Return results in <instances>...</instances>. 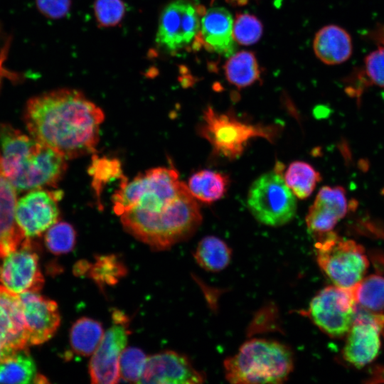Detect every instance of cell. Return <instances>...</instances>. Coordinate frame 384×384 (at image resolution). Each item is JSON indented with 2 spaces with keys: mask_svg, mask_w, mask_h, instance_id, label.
Masks as SVG:
<instances>
[{
  "mask_svg": "<svg viewBox=\"0 0 384 384\" xmlns=\"http://www.w3.org/2000/svg\"><path fill=\"white\" fill-rule=\"evenodd\" d=\"M380 35L381 36H384V29L382 32L380 31ZM380 40L382 42H384V37H382V38L380 37Z\"/></svg>",
  "mask_w": 384,
  "mask_h": 384,
  "instance_id": "obj_38",
  "label": "cell"
},
{
  "mask_svg": "<svg viewBox=\"0 0 384 384\" xmlns=\"http://www.w3.org/2000/svg\"><path fill=\"white\" fill-rule=\"evenodd\" d=\"M95 14L99 25L114 26L123 18L126 7L122 0H96Z\"/></svg>",
  "mask_w": 384,
  "mask_h": 384,
  "instance_id": "obj_33",
  "label": "cell"
},
{
  "mask_svg": "<svg viewBox=\"0 0 384 384\" xmlns=\"http://www.w3.org/2000/svg\"><path fill=\"white\" fill-rule=\"evenodd\" d=\"M76 232L66 222H57L46 233L45 242L49 251L55 255L70 252L75 247Z\"/></svg>",
  "mask_w": 384,
  "mask_h": 384,
  "instance_id": "obj_30",
  "label": "cell"
},
{
  "mask_svg": "<svg viewBox=\"0 0 384 384\" xmlns=\"http://www.w3.org/2000/svg\"><path fill=\"white\" fill-rule=\"evenodd\" d=\"M383 330L384 314L356 305L342 351L344 360L357 368L373 361L380 352Z\"/></svg>",
  "mask_w": 384,
  "mask_h": 384,
  "instance_id": "obj_10",
  "label": "cell"
},
{
  "mask_svg": "<svg viewBox=\"0 0 384 384\" xmlns=\"http://www.w3.org/2000/svg\"><path fill=\"white\" fill-rule=\"evenodd\" d=\"M39 11L46 17L59 19L65 17L69 12L70 0H36Z\"/></svg>",
  "mask_w": 384,
  "mask_h": 384,
  "instance_id": "obj_35",
  "label": "cell"
},
{
  "mask_svg": "<svg viewBox=\"0 0 384 384\" xmlns=\"http://www.w3.org/2000/svg\"><path fill=\"white\" fill-rule=\"evenodd\" d=\"M0 343L19 351L28 345L19 294L0 284Z\"/></svg>",
  "mask_w": 384,
  "mask_h": 384,
  "instance_id": "obj_17",
  "label": "cell"
},
{
  "mask_svg": "<svg viewBox=\"0 0 384 384\" xmlns=\"http://www.w3.org/2000/svg\"><path fill=\"white\" fill-rule=\"evenodd\" d=\"M16 192L4 173L0 154V257L14 251L28 239L15 219Z\"/></svg>",
  "mask_w": 384,
  "mask_h": 384,
  "instance_id": "obj_18",
  "label": "cell"
},
{
  "mask_svg": "<svg viewBox=\"0 0 384 384\" xmlns=\"http://www.w3.org/2000/svg\"><path fill=\"white\" fill-rule=\"evenodd\" d=\"M225 378L232 383H280L294 368V355L287 345L264 338L245 341L223 363Z\"/></svg>",
  "mask_w": 384,
  "mask_h": 384,
  "instance_id": "obj_4",
  "label": "cell"
},
{
  "mask_svg": "<svg viewBox=\"0 0 384 384\" xmlns=\"http://www.w3.org/2000/svg\"><path fill=\"white\" fill-rule=\"evenodd\" d=\"M225 73L228 82L239 88L253 84L260 77L255 55L245 50L230 55L225 65Z\"/></svg>",
  "mask_w": 384,
  "mask_h": 384,
  "instance_id": "obj_25",
  "label": "cell"
},
{
  "mask_svg": "<svg viewBox=\"0 0 384 384\" xmlns=\"http://www.w3.org/2000/svg\"><path fill=\"white\" fill-rule=\"evenodd\" d=\"M112 325L104 332L92 354L89 363L92 383L113 384L119 381V361L130 334L129 319L119 310L112 311Z\"/></svg>",
  "mask_w": 384,
  "mask_h": 384,
  "instance_id": "obj_9",
  "label": "cell"
},
{
  "mask_svg": "<svg viewBox=\"0 0 384 384\" xmlns=\"http://www.w3.org/2000/svg\"><path fill=\"white\" fill-rule=\"evenodd\" d=\"M127 272L122 260L114 254L97 255L87 271L89 276L100 287L116 284Z\"/></svg>",
  "mask_w": 384,
  "mask_h": 384,
  "instance_id": "obj_28",
  "label": "cell"
},
{
  "mask_svg": "<svg viewBox=\"0 0 384 384\" xmlns=\"http://www.w3.org/2000/svg\"><path fill=\"white\" fill-rule=\"evenodd\" d=\"M44 283L38 257L32 250L29 239L4 257L0 264V284L9 290L20 294L38 292Z\"/></svg>",
  "mask_w": 384,
  "mask_h": 384,
  "instance_id": "obj_13",
  "label": "cell"
},
{
  "mask_svg": "<svg viewBox=\"0 0 384 384\" xmlns=\"http://www.w3.org/2000/svg\"><path fill=\"white\" fill-rule=\"evenodd\" d=\"M279 128L275 125L248 124L232 114L219 113L208 107L204 110L198 132L210 144L215 154L233 160L242 154L251 139L262 137L272 142Z\"/></svg>",
  "mask_w": 384,
  "mask_h": 384,
  "instance_id": "obj_5",
  "label": "cell"
},
{
  "mask_svg": "<svg viewBox=\"0 0 384 384\" xmlns=\"http://www.w3.org/2000/svg\"><path fill=\"white\" fill-rule=\"evenodd\" d=\"M88 174L92 177V188L99 203L105 186L110 182L115 179L121 180L124 176L118 159L97 155H92Z\"/></svg>",
  "mask_w": 384,
  "mask_h": 384,
  "instance_id": "obj_29",
  "label": "cell"
},
{
  "mask_svg": "<svg viewBox=\"0 0 384 384\" xmlns=\"http://www.w3.org/2000/svg\"><path fill=\"white\" fill-rule=\"evenodd\" d=\"M228 184L229 179L226 175L203 169L196 172L189 178L187 186L196 200L210 203L224 196Z\"/></svg>",
  "mask_w": 384,
  "mask_h": 384,
  "instance_id": "obj_22",
  "label": "cell"
},
{
  "mask_svg": "<svg viewBox=\"0 0 384 384\" xmlns=\"http://www.w3.org/2000/svg\"><path fill=\"white\" fill-rule=\"evenodd\" d=\"M103 334V327L100 321L81 317L73 324L70 331L72 350L79 356H89L97 347Z\"/></svg>",
  "mask_w": 384,
  "mask_h": 384,
  "instance_id": "obj_24",
  "label": "cell"
},
{
  "mask_svg": "<svg viewBox=\"0 0 384 384\" xmlns=\"http://www.w3.org/2000/svg\"><path fill=\"white\" fill-rule=\"evenodd\" d=\"M233 18L222 7L208 9L201 21L200 41L210 51L230 56L235 50Z\"/></svg>",
  "mask_w": 384,
  "mask_h": 384,
  "instance_id": "obj_19",
  "label": "cell"
},
{
  "mask_svg": "<svg viewBox=\"0 0 384 384\" xmlns=\"http://www.w3.org/2000/svg\"><path fill=\"white\" fill-rule=\"evenodd\" d=\"M2 166L17 192L55 187L67 169L66 159L10 124H0Z\"/></svg>",
  "mask_w": 384,
  "mask_h": 384,
  "instance_id": "obj_3",
  "label": "cell"
},
{
  "mask_svg": "<svg viewBox=\"0 0 384 384\" xmlns=\"http://www.w3.org/2000/svg\"><path fill=\"white\" fill-rule=\"evenodd\" d=\"M365 73L370 82L384 88V47H380L366 56Z\"/></svg>",
  "mask_w": 384,
  "mask_h": 384,
  "instance_id": "obj_34",
  "label": "cell"
},
{
  "mask_svg": "<svg viewBox=\"0 0 384 384\" xmlns=\"http://www.w3.org/2000/svg\"><path fill=\"white\" fill-rule=\"evenodd\" d=\"M193 256L203 270L216 272L224 270L229 265L232 250L220 238L206 236L198 242Z\"/></svg>",
  "mask_w": 384,
  "mask_h": 384,
  "instance_id": "obj_23",
  "label": "cell"
},
{
  "mask_svg": "<svg viewBox=\"0 0 384 384\" xmlns=\"http://www.w3.org/2000/svg\"><path fill=\"white\" fill-rule=\"evenodd\" d=\"M62 196L61 191L37 188L17 201L15 219L26 238L40 235L58 222Z\"/></svg>",
  "mask_w": 384,
  "mask_h": 384,
  "instance_id": "obj_12",
  "label": "cell"
},
{
  "mask_svg": "<svg viewBox=\"0 0 384 384\" xmlns=\"http://www.w3.org/2000/svg\"><path fill=\"white\" fill-rule=\"evenodd\" d=\"M284 178L293 194L299 199H304L311 194L321 181V176L310 164L297 161L289 164Z\"/></svg>",
  "mask_w": 384,
  "mask_h": 384,
  "instance_id": "obj_27",
  "label": "cell"
},
{
  "mask_svg": "<svg viewBox=\"0 0 384 384\" xmlns=\"http://www.w3.org/2000/svg\"><path fill=\"white\" fill-rule=\"evenodd\" d=\"M23 116L31 136L66 159L95 151L105 118L102 110L82 93L65 88L30 98Z\"/></svg>",
  "mask_w": 384,
  "mask_h": 384,
  "instance_id": "obj_2",
  "label": "cell"
},
{
  "mask_svg": "<svg viewBox=\"0 0 384 384\" xmlns=\"http://www.w3.org/2000/svg\"><path fill=\"white\" fill-rule=\"evenodd\" d=\"M313 48L319 60L328 65L346 61L351 55L353 48L348 32L335 25L324 26L317 32Z\"/></svg>",
  "mask_w": 384,
  "mask_h": 384,
  "instance_id": "obj_20",
  "label": "cell"
},
{
  "mask_svg": "<svg viewBox=\"0 0 384 384\" xmlns=\"http://www.w3.org/2000/svg\"><path fill=\"white\" fill-rule=\"evenodd\" d=\"M204 380V374L193 366L186 356L174 351H164L146 358L139 383L198 384Z\"/></svg>",
  "mask_w": 384,
  "mask_h": 384,
  "instance_id": "obj_14",
  "label": "cell"
},
{
  "mask_svg": "<svg viewBox=\"0 0 384 384\" xmlns=\"http://www.w3.org/2000/svg\"><path fill=\"white\" fill-rule=\"evenodd\" d=\"M19 297L28 344L38 345L47 341L54 335L60 323L57 303L36 292L20 294Z\"/></svg>",
  "mask_w": 384,
  "mask_h": 384,
  "instance_id": "obj_15",
  "label": "cell"
},
{
  "mask_svg": "<svg viewBox=\"0 0 384 384\" xmlns=\"http://www.w3.org/2000/svg\"><path fill=\"white\" fill-rule=\"evenodd\" d=\"M45 379L38 375L36 363L26 348L0 361V383H31Z\"/></svg>",
  "mask_w": 384,
  "mask_h": 384,
  "instance_id": "obj_21",
  "label": "cell"
},
{
  "mask_svg": "<svg viewBox=\"0 0 384 384\" xmlns=\"http://www.w3.org/2000/svg\"><path fill=\"white\" fill-rule=\"evenodd\" d=\"M356 307L351 288L328 286L313 297L306 314L324 333L341 338L352 325Z\"/></svg>",
  "mask_w": 384,
  "mask_h": 384,
  "instance_id": "obj_8",
  "label": "cell"
},
{
  "mask_svg": "<svg viewBox=\"0 0 384 384\" xmlns=\"http://www.w3.org/2000/svg\"><path fill=\"white\" fill-rule=\"evenodd\" d=\"M147 357L142 350L136 347L125 348L119 361V378L130 383H139Z\"/></svg>",
  "mask_w": 384,
  "mask_h": 384,
  "instance_id": "obj_31",
  "label": "cell"
},
{
  "mask_svg": "<svg viewBox=\"0 0 384 384\" xmlns=\"http://www.w3.org/2000/svg\"><path fill=\"white\" fill-rule=\"evenodd\" d=\"M201 28L198 9L186 0H175L161 13L156 42L169 52H177L196 41Z\"/></svg>",
  "mask_w": 384,
  "mask_h": 384,
  "instance_id": "obj_11",
  "label": "cell"
},
{
  "mask_svg": "<svg viewBox=\"0 0 384 384\" xmlns=\"http://www.w3.org/2000/svg\"><path fill=\"white\" fill-rule=\"evenodd\" d=\"M262 34V25L253 15L241 14L236 16L233 25L235 41L242 45H252L259 41Z\"/></svg>",
  "mask_w": 384,
  "mask_h": 384,
  "instance_id": "obj_32",
  "label": "cell"
},
{
  "mask_svg": "<svg viewBox=\"0 0 384 384\" xmlns=\"http://www.w3.org/2000/svg\"><path fill=\"white\" fill-rule=\"evenodd\" d=\"M112 204L124 229L153 250L189 239L202 222L196 199L170 167L146 170L130 181L124 176Z\"/></svg>",
  "mask_w": 384,
  "mask_h": 384,
  "instance_id": "obj_1",
  "label": "cell"
},
{
  "mask_svg": "<svg viewBox=\"0 0 384 384\" xmlns=\"http://www.w3.org/2000/svg\"><path fill=\"white\" fill-rule=\"evenodd\" d=\"M351 289L357 306L373 312H384V277L370 275Z\"/></svg>",
  "mask_w": 384,
  "mask_h": 384,
  "instance_id": "obj_26",
  "label": "cell"
},
{
  "mask_svg": "<svg viewBox=\"0 0 384 384\" xmlns=\"http://www.w3.org/2000/svg\"><path fill=\"white\" fill-rule=\"evenodd\" d=\"M16 352L0 343V361Z\"/></svg>",
  "mask_w": 384,
  "mask_h": 384,
  "instance_id": "obj_37",
  "label": "cell"
},
{
  "mask_svg": "<svg viewBox=\"0 0 384 384\" xmlns=\"http://www.w3.org/2000/svg\"><path fill=\"white\" fill-rule=\"evenodd\" d=\"M368 383H384V366H375L372 370Z\"/></svg>",
  "mask_w": 384,
  "mask_h": 384,
  "instance_id": "obj_36",
  "label": "cell"
},
{
  "mask_svg": "<svg viewBox=\"0 0 384 384\" xmlns=\"http://www.w3.org/2000/svg\"><path fill=\"white\" fill-rule=\"evenodd\" d=\"M280 164L274 170L260 176L251 185L247 206L260 223L272 227L288 223L297 210L295 196L287 186Z\"/></svg>",
  "mask_w": 384,
  "mask_h": 384,
  "instance_id": "obj_7",
  "label": "cell"
},
{
  "mask_svg": "<svg viewBox=\"0 0 384 384\" xmlns=\"http://www.w3.org/2000/svg\"><path fill=\"white\" fill-rule=\"evenodd\" d=\"M315 240L317 263L334 285L352 288L363 278L369 262L363 246L333 230Z\"/></svg>",
  "mask_w": 384,
  "mask_h": 384,
  "instance_id": "obj_6",
  "label": "cell"
},
{
  "mask_svg": "<svg viewBox=\"0 0 384 384\" xmlns=\"http://www.w3.org/2000/svg\"><path fill=\"white\" fill-rule=\"evenodd\" d=\"M348 209L346 191L341 186L322 187L306 217L308 230L314 239L332 231Z\"/></svg>",
  "mask_w": 384,
  "mask_h": 384,
  "instance_id": "obj_16",
  "label": "cell"
}]
</instances>
